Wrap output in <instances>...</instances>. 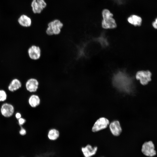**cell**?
I'll use <instances>...</instances> for the list:
<instances>
[{
    "label": "cell",
    "instance_id": "cell-10",
    "mask_svg": "<svg viewBox=\"0 0 157 157\" xmlns=\"http://www.w3.org/2000/svg\"><path fill=\"white\" fill-rule=\"evenodd\" d=\"M0 110L1 113L3 116L6 117H9L13 115L14 109L12 104L5 103L2 105Z\"/></svg>",
    "mask_w": 157,
    "mask_h": 157
},
{
    "label": "cell",
    "instance_id": "cell-17",
    "mask_svg": "<svg viewBox=\"0 0 157 157\" xmlns=\"http://www.w3.org/2000/svg\"><path fill=\"white\" fill-rule=\"evenodd\" d=\"M31 5L32 11L34 13H40L43 9L36 0H33Z\"/></svg>",
    "mask_w": 157,
    "mask_h": 157
},
{
    "label": "cell",
    "instance_id": "cell-5",
    "mask_svg": "<svg viewBox=\"0 0 157 157\" xmlns=\"http://www.w3.org/2000/svg\"><path fill=\"white\" fill-rule=\"evenodd\" d=\"M27 53L29 58L32 60H37L41 58L42 51L38 46L32 44L28 48Z\"/></svg>",
    "mask_w": 157,
    "mask_h": 157
},
{
    "label": "cell",
    "instance_id": "cell-23",
    "mask_svg": "<svg viewBox=\"0 0 157 157\" xmlns=\"http://www.w3.org/2000/svg\"><path fill=\"white\" fill-rule=\"evenodd\" d=\"M152 26L155 29H156L157 28V18H156L152 23Z\"/></svg>",
    "mask_w": 157,
    "mask_h": 157
},
{
    "label": "cell",
    "instance_id": "cell-8",
    "mask_svg": "<svg viewBox=\"0 0 157 157\" xmlns=\"http://www.w3.org/2000/svg\"><path fill=\"white\" fill-rule=\"evenodd\" d=\"M39 82L36 78L31 77L28 79L25 83V87L26 90L31 92H36L39 86Z\"/></svg>",
    "mask_w": 157,
    "mask_h": 157
},
{
    "label": "cell",
    "instance_id": "cell-4",
    "mask_svg": "<svg viewBox=\"0 0 157 157\" xmlns=\"http://www.w3.org/2000/svg\"><path fill=\"white\" fill-rule=\"evenodd\" d=\"M141 151L144 155L149 157H153L156 154L154 144L151 141L146 142L142 144Z\"/></svg>",
    "mask_w": 157,
    "mask_h": 157
},
{
    "label": "cell",
    "instance_id": "cell-7",
    "mask_svg": "<svg viewBox=\"0 0 157 157\" xmlns=\"http://www.w3.org/2000/svg\"><path fill=\"white\" fill-rule=\"evenodd\" d=\"M109 124V121L107 119L104 117H101L94 123L92 128V131L96 132L106 129Z\"/></svg>",
    "mask_w": 157,
    "mask_h": 157
},
{
    "label": "cell",
    "instance_id": "cell-19",
    "mask_svg": "<svg viewBox=\"0 0 157 157\" xmlns=\"http://www.w3.org/2000/svg\"><path fill=\"white\" fill-rule=\"evenodd\" d=\"M7 97V95L5 90H0V102L5 101Z\"/></svg>",
    "mask_w": 157,
    "mask_h": 157
},
{
    "label": "cell",
    "instance_id": "cell-14",
    "mask_svg": "<svg viewBox=\"0 0 157 157\" xmlns=\"http://www.w3.org/2000/svg\"><path fill=\"white\" fill-rule=\"evenodd\" d=\"M18 22L21 26L25 28L30 27L32 24L31 18L25 15L20 16L18 19Z\"/></svg>",
    "mask_w": 157,
    "mask_h": 157
},
{
    "label": "cell",
    "instance_id": "cell-13",
    "mask_svg": "<svg viewBox=\"0 0 157 157\" xmlns=\"http://www.w3.org/2000/svg\"><path fill=\"white\" fill-rule=\"evenodd\" d=\"M22 86V83L19 79L15 78L12 79L9 83L8 89L11 92H14L20 88Z\"/></svg>",
    "mask_w": 157,
    "mask_h": 157
},
{
    "label": "cell",
    "instance_id": "cell-9",
    "mask_svg": "<svg viewBox=\"0 0 157 157\" xmlns=\"http://www.w3.org/2000/svg\"><path fill=\"white\" fill-rule=\"evenodd\" d=\"M97 150L98 147L97 146L93 147L90 144H88L81 148V152L84 157H92L96 154Z\"/></svg>",
    "mask_w": 157,
    "mask_h": 157
},
{
    "label": "cell",
    "instance_id": "cell-6",
    "mask_svg": "<svg viewBox=\"0 0 157 157\" xmlns=\"http://www.w3.org/2000/svg\"><path fill=\"white\" fill-rule=\"evenodd\" d=\"M152 74L148 70L140 71H138L135 74V78L140 81V83L142 85H146L151 80Z\"/></svg>",
    "mask_w": 157,
    "mask_h": 157
},
{
    "label": "cell",
    "instance_id": "cell-21",
    "mask_svg": "<svg viewBox=\"0 0 157 157\" xmlns=\"http://www.w3.org/2000/svg\"><path fill=\"white\" fill-rule=\"evenodd\" d=\"M26 121V120L22 118H20L18 119V123L20 126L22 125Z\"/></svg>",
    "mask_w": 157,
    "mask_h": 157
},
{
    "label": "cell",
    "instance_id": "cell-24",
    "mask_svg": "<svg viewBox=\"0 0 157 157\" xmlns=\"http://www.w3.org/2000/svg\"><path fill=\"white\" fill-rule=\"evenodd\" d=\"M15 117L17 119H18L21 117V115L20 113H17L16 114Z\"/></svg>",
    "mask_w": 157,
    "mask_h": 157
},
{
    "label": "cell",
    "instance_id": "cell-12",
    "mask_svg": "<svg viewBox=\"0 0 157 157\" xmlns=\"http://www.w3.org/2000/svg\"><path fill=\"white\" fill-rule=\"evenodd\" d=\"M127 21L132 25L135 26H139L141 25L142 19L140 16L137 15L132 14L127 17Z\"/></svg>",
    "mask_w": 157,
    "mask_h": 157
},
{
    "label": "cell",
    "instance_id": "cell-16",
    "mask_svg": "<svg viewBox=\"0 0 157 157\" xmlns=\"http://www.w3.org/2000/svg\"><path fill=\"white\" fill-rule=\"evenodd\" d=\"M60 136L59 131L55 129H50L48 131L47 136L48 139L52 141L57 140Z\"/></svg>",
    "mask_w": 157,
    "mask_h": 157
},
{
    "label": "cell",
    "instance_id": "cell-2",
    "mask_svg": "<svg viewBox=\"0 0 157 157\" xmlns=\"http://www.w3.org/2000/svg\"><path fill=\"white\" fill-rule=\"evenodd\" d=\"M102 19L101 22L102 27L105 29H113L117 26L113 14L107 8L103 10L101 12Z\"/></svg>",
    "mask_w": 157,
    "mask_h": 157
},
{
    "label": "cell",
    "instance_id": "cell-22",
    "mask_svg": "<svg viewBox=\"0 0 157 157\" xmlns=\"http://www.w3.org/2000/svg\"><path fill=\"white\" fill-rule=\"evenodd\" d=\"M19 133L21 135H24L26 134V131L23 127L21 126L19 131Z\"/></svg>",
    "mask_w": 157,
    "mask_h": 157
},
{
    "label": "cell",
    "instance_id": "cell-3",
    "mask_svg": "<svg viewBox=\"0 0 157 157\" xmlns=\"http://www.w3.org/2000/svg\"><path fill=\"white\" fill-rule=\"evenodd\" d=\"M45 30L46 34L49 36L59 34L63 26V24L58 19H55L48 23Z\"/></svg>",
    "mask_w": 157,
    "mask_h": 157
},
{
    "label": "cell",
    "instance_id": "cell-18",
    "mask_svg": "<svg viewBox=\"0 0 157 157\" xmlns=\"http://www.w3.org/2000/svg\"><path fill=\"white\" fill-rule=\"evenodd\" d=\"M97 40L103 47H105L108 45V43L107 39L104 35L101 36Z\"/></svg>",
    "mask_w": 157,
    "mask_h": 157
},
{
    "label": "cell",
    "instance_id": "cell-15",
    "mask_svg": "<svg viewBox=\"0 0 157 157\" xmlns=\"http://www.w3.org/2000/svg\"><path fill=\"white\" fill-rule=\"evenodd\" d=\"M28 102L31 107L35 108L39 105L40 102V100L38 95L33 94L29 97Z\"/></svg>",
    "mask_w": 157,
    "mask_h": 157
},
{
    "label": "cell",
    "instance_id": "cell-20",
    "mask_svg": "<svg viewBox=\"0 0 157 157\" xmlns=\"http://www.w3.org/2000/svg\"><path fill=\"white\" fill-rule=\"evenodd\" d=\"M37 1L38 3L41 6L42 8L44 9L47 6V4L44 0H36Z\"/></svg>",
    "mask_w": 157,
    "mask_h": 157
},
{
    "label": "cell",
    "instance_id": "cell-11",
    "mask_svg": "<svg viewBox=\"0 0 157 157\" xmlns=\"http://www.w3.org/2000/svg\"><path fill=\"white\" fill-rule=\"evenodd\" d=\"M109 125L110 132L113 135L118 136L120 135L122 129L118 121H113L110 123Z\"/></svg>",
    "mask_w": 157,
    "mask_h": 157
},
{
    "label": "cell",
    "instance_id": "cell-1",
    "mask_svg": "<svg viewBox=\"0 0 157 157\" xmlns=\"http://www.w3.org/2000/svg\"><path fill=\"white\" fill-rule=\"evenodd\" d=\"M112 79L114 85L121 88H129L132 85V78L124 71L119 70L116 72Z\"/></svg>",
    "mask_w": 157,
    "mask_h": 157
}]
</instances>
